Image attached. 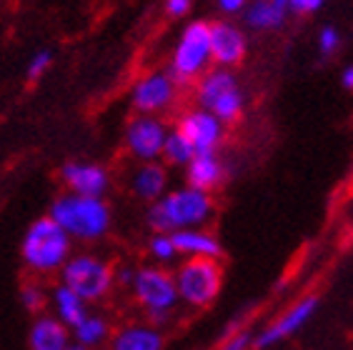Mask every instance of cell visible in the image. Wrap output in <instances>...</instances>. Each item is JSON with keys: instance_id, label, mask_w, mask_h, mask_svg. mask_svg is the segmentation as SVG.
<instances>
[{"instance_id": "12", "label": "cell", "mask_w": 353, "mask_h": 350, "mask_svg": "<svg viewBox=\"0 0 353 350\" xmlns=\"http://www.w3.org/2000/svg\"><path fill=\"white\" fill-rule=\"evenodd\" d=\"M316 310H319V296H306V298H301V300H296L283 316L276 318L268 328H263L259 336L253 338V348L256 350L273 348V345L285 340V338L296 336V333L316 316Z\"/></svg>"}, {"instance_id": "2", "label": "cell", "mask_w": 353, "mask_h": 350, "mask_svg": "<svg viewBox=\"0 0 353 350\" xmlns=\"http://www.w3.org/2000/svg\"><path fill=\"white\" fill-rule=\"evenodd\" d=\"M58 225L68 233L70 240H98L110 230V208L103 198L85 196H58L50 205V213Z\"/></svg>"}, {"instance_id": "31", "label": "cell", "mask_w": 353, "mask_h": 350, "mask_svg": "<svg viewBox=\"0 0 353 350\" xmlns=\"http://www.w3.org/2000/svg\"><path fill=\"white\" fill-rule=\"evenodd\" d=\"M216 3L225 15H238V13H243V8L248 6L251 0H216Z\"/></svg>"}, {"instance_id": "5", "label": "cell", "mask_w": 353, "mask_h": 350, "mask_svg": "<svg viewBox=\"0 0 353 350\" xmlns=\"http://www.w3.org/2000/svg\"><path fill=\"white\" fill-rule=\"evenodd\" d=\"M211 65V23L190 21L173 48L168 75L176 81V85H190Z\"/></svg>"}, {"instance_id": "32", "label": "cell", "mask_w": 353, "mask_h": 350, "mask_svg": "<svg viewBox=\"0 0 353 350\" xmlns=\"http://www.w3.org/2000/svg\"><path fill=\"white\" fill-rule=\"evenodd\" d=\"M133 276H136V268H121L116 273V280L121 285H128V288H130V283H133Z\"/></svg>"}, {"instance_id": "30", "label": "cell", "mask_w": 353, "mask_h": 350, "mask_svg": "<svg viewBox=\"0 0 353 350\" xmlns=\"http://www.w3.org/2000/svg\"><path fill=\"white\" fill-rule=\"evenodd\" d=\"M193 8V0H165V13L170 18H185Z\"/></svg>"}, {"instance_id": "15", "label": "cell", "mask_w": 353, "mask_h": 350, "mask_svg": "<svg viewBox=\"0 0 353 350\" xmlns=\"http://www.w3.org/2000/svg\"><path fill=\"white\" fill-rule=\"evenodd\" d=\"M225 175H228V170H225L223 161L218 158V153H198L185 165V185L203 190V193H213L223 185Z\"/></svg>"}, {"instance_id": "9", "label": "cell", "mask_w": 353, "mask_h": 350, "mask_svg": "<svg viewBox=\"0 0 353 350\" xmlns=\"http://www.w3.org/2000/svg\"><path fill=\"white\" fill-rule=\"evenodd\" d=\"M178 98V85L165 70H153L138 78L130 90V103L141 115H158L168 110Z\"/></svg>"}, {"instance_id": "35", "label": "cell", "mask_w": 353, "mask_h": 350, "mask_svg": "<svg viewBox=\"0 0 353 350\" xmlns=\"http://www.w3.org/2000/svg\"><path fill=\"white\" fill-rule=\"evenodd\" d=\"M273 3H276V6H281V8H285V10H288V0H273Z\"/></svg>"}, {"instance_id": "29", "label": "cell", "mask_w": 353, "mask_h": 350, "mask_svg": "<svg viewBox=\"0 0 353 350\" xmlns=\"http://www.w3.org/2000/svg\"><path fill=\"white\" fill-rule=\"evenodd\" d=\"M323 6H326V0H288V10H293L296 15L319 13Z\"/></svg>"}, {"instance_id": "3", "label": "cell", "mask_w": 353, "mask_h": 350, "mask_svg": "<svg viewBox=\"0 0 353 350\" xmlns=\"http://www.w3.org/2000/svg\"><path fill=\"white\" fill-rule=\"evenodd\" d=\"M70 248H73V240L68 238V233L50 216H43L28 225L21 253L23 262L33 273L48 276L65 265V260L70 258Z\"/></svg>"}, {"instance_id": "24", "label": "cell", "mask_w": 353, "mask_h": 350, "mask_svg": "<svg viewBox=\"0 0 353 350\" xmlns=\"http://www.w3.org/2000/svg\"><path fill=\"white\" fill-rule=\"evenodd\" d=\"M148 253L158 262H170L178 258L176 245H173L170 236H165V233H153V238L148 240Z\"/></svg>"}, {"instance_id": "33", "label": "cell", "mask_w": 353, "mask_h": 350, "mask_svg": "<svg viewBox=\"0 0 353 350\" xmlns=\"http://www.w3.org/2000/svg\"><path fill=\"white\" fill-rule=\"evenodd\" d=\"M341 85H343L346 90H351V93H353V65L343 68V73H341Z\"/></svg>"}, {"instance_id": "7", "label": "cell", "mask_w": 353, "mask_h": 350, "mask_svg": "<svg viewBox=\"0 0 353 350\" xmlns=\"http://www.w3.org/2000/svg\"><path fill=\"white\" fill-rule=\"evenodd\" d=\"M130 290H133L136 300L141 303V308L148 313L150 325L165 323L170 313H173V308L178 305V290L173 273H168L165 268H158V265L138 268L136 276H133V283H130Z\"/></svg>"}, {"instance_id": "34", "label": "cell", "mask_w": 353, "mask_h": 350, "mask_svg": "<svg viewBox=\"0 0 353 350\" xmlns=\"http://www.w3.org/2000/svg\"><path fill=\"white\" fill-rule=\"evenodd\" d=\"M65 350H88L85 345H81V343H75V340H70L68 345H65Z\"/></svg>"}, {"instance_id": "23", "label": "cell", "mask_w": 353, "mask_h": 350, "mask_svg": "<svg viewBox=\"0 0 353 350\" xmlns=\"http://www.w3.org/2000/svg\"><path fill=\"white\" fill-rule=\"evenodd\" d=\"M193 155H196V150H193V145H190V143L185 141L183 135L178 133L176 128L168 130L161 158H165V163H168V165H178V168H185V165H188V163L193 161Z\"/></svg>"}, {"instance_id": "27", "label": "cell", "mask_w": 353, "mask_h": 350, "mask_svg": "<svg viewBox=\"0 0 353 350\" xmlns=\"http://www.w3.org/2000/svg\"><path fill=\"white\" fill-rule=\"evenodd\" d=\"M253 348V333L248 328L233 330L228 336L221 338L218 350H251Z\"/></svg>"}, {"instance_id": "22", "label": "cell", "mask_w": 353, "mask_h": 350, "mask_svg": "<svg viewBox=\"0 0 353 350\" xmlns=\"http://www.w3.org/2000/svg\"><path fill=\"white\" fill-rule=\"evenodd\" d=\"M108 333H110V325H108V320L105 318H101V316H85L81 320V323L75 325L73 328V340L75 343H81V345H85V348H95V345H101L105 338H108Z\"/></svg>"}, {"instance_id": "8", "label": "cell", "mask_w": 353, "mask_h": 350, "mask_svg": "<svg viewBox=\"0 0 353 350\" xmlns=\"http://www.w3.org/2000/svg\"><path fill=\"white\" fill-rule=\"evenodd\" d=\"M61 283L73 290L75 296H81L85 303H93L108 296L116 283V273L103 258L93 253H78L70 256L61 268Z\"/></svg>"}, {"instance_id": "13", "label": "cell", "mask_w": 353, "mask_h": 350, "mask_svg": "<svg viewBox=\"0 0 353 350\" xmlns=\"http://www.w3.org/2000/svg\"><path fill=\"white\" fill-rule=\"evenodd\" d=\"M245 53H248V38L236 23H211V61L216 63V68L233 70L236 65L243 63Z\"/></svg>"}, {"instance_id": "4", "label": "cell", "mask_w": 353, "mask_h": 350, "mask_svg": "<svg viewBox=\"0 0 353 350\" xmlns=\"http://www.w3.org/2000/svg\"><path fill=\"white\" fill-rule=\"evenodd\" d=\"M196 101L198 108L208 110L218 121L228 125L236 123L245 108L243 88L238 83L236 73L228 68H208L196 81Z\"/></svg>"}, {"instance_id": "1", "label": "cell", "mask_w": 353, "mask_h": 350, "mask_svg": "<svg viewBox=\"0 0 353 350\" xmlns=\"http://www.w3.org/2000/svg\"><path fill=\"white\" fill-rule=\"evenodd\" d=\"M213 208L216 205H213L211 193L183 185L176 190H165L156 203H150L145 220L153 233L170 236L176 230L203 228L205 223L211 220Z\"/></svg>"}, {"instance_id": "14", "label": "cell", "mask_w": 353, "mask_h": 350, "mask_svg": "<svg viewBox=\"0 0 353 350\" xmlns=\"http://www.w3.org/2000/svg\"><path fill=\"white\" fill-rule=\"evenodd\" d=\"M61 178L65 183L68 193L73 196H85V198H103L110 185L108 170L98 165V163L88 161H70L63 165Z\"/></svg>"}, {"instance_id": "16", "label": "cell", "mask_w": 353, "mask_h": 350, "mask_svg": "<svg viewBox=\"0 0 353 350\" xmlns=\"http://www.w3.org/2000/svg\"><path fill=\"white\" fill-rule=\"evenodd\" d=\"M170 240L176 245L178 256L185 258H218L223 256V245L213 236L211 230L205 228H185V230H176L170 233Z\"/></svg>"}, {"instance_id": "20", "label": "cell", "mask_w": 353, "mask_h": 350, "mask_svg": "<svg viewBox=\"0 0 353 350\" xmlns=\"http://www.w3.org/2000/svg\"><path fill=\"white\" fill-rule=\"evenodd\" d=\"M288 10L276 6L273 0H253L243 8V23L256 33H268V30H279L283 28Z\"/></svg>"}, {"instance_id": "10", "label": "cell", "mask_w": 353, "mask_h": 350, "mask_svg": "<svg viewBox=\"0 0 353 350\" xmlns=\"http://www.w3.org/2000/svg\"><path fill=\"white\" fill-rule=\"evenodd\" d=\"M165 135L168 125L158 115H136L125 128V148L136 161L153 163L163 153Z\"/></svg>"}, {"instance_id": "21", "label": "cell", "mask_w": 353, "mask_h": 350, "mask_svg": "<svg viewBox=\"0 0 353 350\" xmlns=\"http://www.w3.org/2000/svg\"><path fill=\"white\" fill-rule=\"evenodd\" d=\"M50 303H53L55 318H58V320H61L68 330H73L75 325L81 323L83 318L88 316V303H85L81 296H75L73 290L65 288L63 283L53 290Z\"/></svg>"}, {"instance_id": "19", "label": "cell", "mask_w": 353, "mask_h": 350, "mask_svg": "<svg viewBox=\"0 0 353 350\" xmlns=\"http://www.w3.org/2000/svg\"><path fill=\"white\" fill-rule=\"evenodd\" d=\"M110 350H163V333L150 323L125 325L113 336Z\"/></svg>"}, {"instance_id": "18", "label": "cell", "mask_w": 353, "mask_h": 350, "mask_svg": "<svg viewBox=\"0 0 353 350\" xmlns=\"http://www.w3.org/2000/svg\"><path fill=\"white\" fill-rule=\"evenodd\" d=\"M130 188L141 200L156 203L168 190V170L158 161L141 163L136 173H133V178H130Z\"/></svg>"}, {"instance_id": "28", "label": "cell", "mask_w": 353, "mask_h": 350, "mask_svg": "<svg viewBox=\"0 0 353 350\" xmlns=\"http://www.w3.org/2000/svg\"><path fill=\"white\" fill-rule=\"evenodd\" d=\"M21 303L28 313H38L46 305V290L38 283H26L21 290Z\"/></svg>"}, {"instance_id": "17", "label": "cell", "mask_w": 353, "mask_h": 350, "mask_svg": "<svg viewBox=\"0 0 353 350\" xmlns=\"http://www.w3.org/2000/svg\"><path fill=\"white\" fill-rule=\"evenodd\" d=\"M70 343V330L55 316H38L28 333L30 350H65Z\"/></svg>"}, {"instance_id": "11", "label": "cell", "mask_w": 353, "mask_h": 350, "mask_svg": "<svg viewBox=\"0 0 353 350\" xmlns=\"http://www.w3.org/2000/svg\"><path fill=\"white\" fill-rule=\"evenodd\" d=\"M176 130L183 135L190 145H193L196 155L198 153H218L221 143H223V135H225L223 123L203 108H193V110H188V113L181 115Z\"/></svg>"}, {"instance_id": "6", "label": "cell", "mask_w": 353, "mask_h": 350, "mask_svg": "<svg viewBox=\"0 0 353 350\" xmlns=\"http://www.w3.org/2000/svg\"><path fill=\"white\" fill-rule=\"evenodd\" d=\"M178 300L190 308H208L221 293L223 268L213 258H185L173 273Z\"/></svg>"}, {"instance_id": "25", "label": "cell", "mask_w": 353, "mask_h": 350, "mask_svg": "<svg viewBox=\"0 0 353 350\" xmlns=\"http://www.w3.org/2000/svg\"><path fill=\"white\" fill-rule=\"evenodd\" d=\"M341 48V33L336 25H323L319 30V53L323 61H328L331 55L339 53Z\"/></svg>"}, {"instance_id": "26", "label": "cell", "mask_w": 353, "mask_h": 350, "mask_svg": "<svg viewBox=\"0 0 353 350\" xmlns=\"http://www.w3.org/2000/svg\"><path fill=\"white\" fill-rule=\"evenodd\" d=\"M53 65V50H48V48H41V50H35L30 55V61H28V78L30 81H38L41 75H46Z\"/></svg>"}]
</instances>
